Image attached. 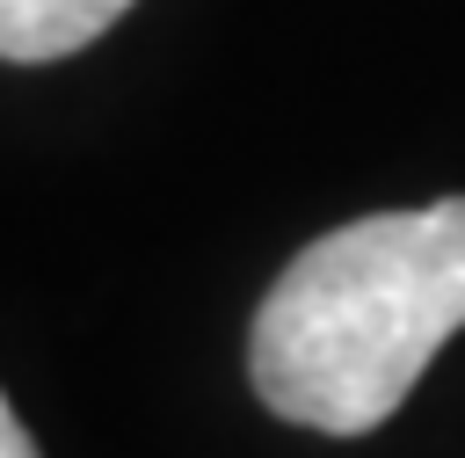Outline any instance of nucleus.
<instances>
[{
  "mask_svg": "<svg viewBox=\"0 0 465 458\" xmlns=\"http://www.w3.org/2000/svg\"><path fill=\"white\" fill-rule=\"evenodd\" d=\"M465 327V196L378 211L312 240L254 313L262 407L320 436L378 429Z\"/></svg>",
  "mask_w": 465,
  "mask_h": 458,
  "instance_id": "f257e3e1",
  "label": "nucleus"
},
{
  "mask_svg": "<svg viewBox=\"0 0 465 458\" xmlns=\"http://www.w3.org/2000/svg\"><path fill=\"white\" fill-rule=\"evenodd\" d=\"M131 0H0V58H65L94 44Z\"/></svg>",
  "mask_w": 465,
  "mask_h": 458,
  "instance_id": "f03ea898",
  "label": "nucleus"
},
{
  "mask_svg": "<svg viewBox=\"0 0 465 458\" xmlns=\"http://www.w3.org/2000/svg\"><path fill=\"white\" fill-rule=\"evenodd\" d=\"M0 458H36V443H29V429L15 422V407H7V393H0Z\"/></svg>",
  "mask_w": 465,
  "mask_h": 458,
  "instance_id": "7ed1b4c3",
  "label": "nucleus"
}]
</instances>
